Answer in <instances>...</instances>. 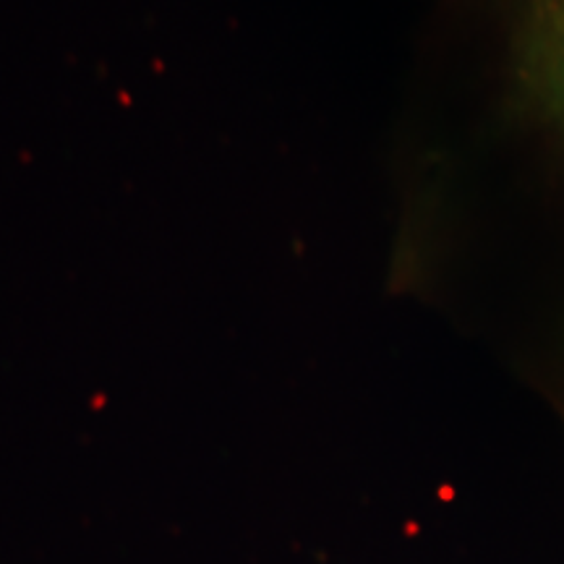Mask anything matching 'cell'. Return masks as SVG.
<instances>
[{"label": "cell", "mask_w": 564, "mask_h": 564, "mask_svg": "<svg viewBox=\"0 0 564 564\" xmlns=\"http://www.w3.org/2000/svg\"><path fill=\"white\" fill-rule=\"evenodd\" d=\"M460 126L432 181L423 270L502 337L564 419V0H453Z\"/></svg>", "instance_id": "6da1fadb"}]
</instances>
